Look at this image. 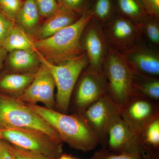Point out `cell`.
<instances>
[{"label": "cell", "mask_w": 159, "mask_h": 159, "mask_svg": "<svg viewBox=\"0 0 159 159\" xmlns=\"http://www.w3.org/2000/svg\"><path fill=\"white\" fill-rule=\"evenodd\" d=\"M81 113L97 134L99 144L106 146L107 130L113 119L120 115L119 106L107 93Z\"/></svg>", "instance_id": "cell-12"}, {"label": "cell", "mask_w": 159, "mask_h": 159, "mask_svg": "<svg viewBox=\"0 0 159 159\" xmlns=\"http://www.w3.org/2000/svg\"><path fill=\"white\" fill-rule=\"evenodd\" d=\"M119 109L122 120L139 137L145 127L159 116L157 101L136 93H134Z\"/></svg>", "instance_id": "cell-7"}, {"label": "cell", "mask_w": 159, "mask_h": 159, "mask_svg": "<svg viewBox=\"0 0 159 159\" xmlns=\"http://www.w3.org/2000/svg\"><path fill=\"white\" fill-rule=\"evenodd\" d=\"M39 58L37 53L27 50H15L10 52L9 65L15 70L28 72L37 65Z\"/></svg>", "instance_id": "cell-18"}, {"label": "cell", "mask_w": 159, "mask_h": 159, "mask_svg": "<svg viewBox=\"0 0 159 159\" xmlns=\"http://www.w3.org/2000/svg\"><path fill=\"white\" fill-rule=\"evenodd\" d=\"M93 18L89 9L70 25L50 37L34 42L37 52L50 62L56 64L80 56L85 53L80 43L81 34Z\"/></svg>", "instance_id": "cell-2"}, {"label": "cell", "mask_w": 159, "mask_h": 159, "mask_svg": "<svg viewBox=\"0 0 159 159\" xmlns=\"http://www.w3.org/2000/svg\"><path fill=\"white\" fill-rule=\"evenodd\" d=\"M39 15L48 17L53 14L59 7L57 0H34Z\"/></svg>", "instance_id": "cell-29"}, {"label": "cell", "mask_w": 159, "mask_h": 159, "mask_svg": "<svg viewBox=\"0 0 159 159\" xmlns=\"http://www.w3.org/2000/svg\"><path fill=\"white\" fill-rule=\"evenodd\" d=\"M145 148L153 151L159 146V116L154 119L144 129L140 136Z\"/></svg>", "instance_id": "cell-22"}, {"label": "cell", "mask_w": 159, "mask_h": 159, "mask_svg": "<svg viewBox=\"0 0 159 159\" xmlns=\"http://www.w3.org/2000/svg\"><path fill=\"white\" fill-rule=\"evenodd\" d=\"M2 140L19 148L57 159L63 153L62 142L39 131L14 128L0 130Z\"/></svg>", "instance_id": "cell-6"}, {"label": "cell", "mask_w": 159, "mask_h": 159, "mask_svg": "<svg viewBox=\"0 0 159 159\" xmlns=\"http://www.w3.org/2000/svg\"><path fill=\"white\" fill-rule=\"evenodd\" d=\"M35 74L32 73L8 74L0 81V88L10 93H22L32 82Z\"/></svg>", "instance_id": "cell-21"}, {"label": "cell", "mask_w": 159, "mask_h": 159, "mask_svg": "<svg viewBox=\"0 0 159 159\" xmlns=\"http://www.w3.org/2000/svg\"><path fill=\"white\" fill-rule=\"evenodd\" d=\"M149 15L159 18V0H141Z\"/></svg>", "instance_id": "cell-31"}, {"label": "cell", "mask_w": 159, "mask_h": 159, "mask_svg": "<svg viewBox=\"0 0 159 159\" xmlns=\"http://www.w3.org/2000/svg\"><path fill=\"white\" fill-rule=\"evenodd\" d=\"M106 146L115 153H140L145 148L140 137L134 133L120 115L109 125L106 133Z\"/></svg>", "instance_id": "cell-11"}, {"label": "cell", "mask_w": 159, "mask_h": 159, "mask_svg": "<svg viewBox=\"0 0 159 159\" xmlns=\"http://www.w3.org/2000/svg\"><path fill=\"white\" fill-rule=\"evenodd\" d=\"M90 159H145L144 152L140 153H115L104 148L96 152Z\"/></svg>", "instance_id": "cell-25"}, {"label": "cell", "mask_w": 159, "mask_h": 159, "mask_svg": "<svg viewBox=\"0 0 159 159\" xmlns=\"http://www.w3.org/2000/svg\"><path fill=\"white\" fill-rule=\"evenodd\" d=\"M102 27L109 46L116 51L123 52L142 42L139 25L120 15H114Z\"/></svg>", "instance_id": "cell-9"}, {"label": "cell", "mask_w": 159, "mask_h": 159, "mask_svg": "<svg viewBox=\"0 0 159 159\" xmlns=\"http://www.w3.org/2000/svg\"><path fill=\"white\" fill-rule=\"evenodd\" d=\"M22 4L20 0H0L3 13L10 19H16Z\"/></svg>", "instance_id": "cell-28"}, {"label": "cell", "mask_w": 159, "mask_h": 159, "mask_svg": "<svg viewBox=\"0 0 159 159\" xmlns=\"http://www.w3.org/2000/svg\"><path fill=\"white\" fill-rule=\"evenodd\" d=\"M74 11L59 6L43 24L38 32L39 39H44L75 23L80 16Z\"/></svg>", "instance_id": "cell-15"}, {"label": "cell", "mask_w": 159, "mask_h": 159, "mask_svg": "<svg viewBox=\"0 0 159 159\" xmlns=\"http://www.w3.org/2000/svg\"><path fill=\"white\" fill-rule=\"evenodd\" d=\"M139 26L143 35L152 44L158 46L159 43V19L148 15L139 24Z\"/></svg>", "instance_id": "cell-24"}, {"label": "cell", "mask_w": 159, "mask_h": 159, "mask_svg": "<svg viewBox=\"0 0 159 159\" xmlns=\"http://www.w3.org/2000/svg\"><path fill=\"white\" fill-rule=\"evenodd\" d=\"M108 93L119 107L134 93V73L123 54L110 48L102 67Z\"/></svg>", "instance_id": "cell-5"}, {"label": "cell", "mask_w": 159, "mask_h": 159, "mask_svg": "<svg viewBox=\"0 0 159 159\" xmlns=\"http://www.w3.org/2000/svg\"><path fill=\"white\" fill-rule=\"evenodd\" d=\"M28 105L71 148L87 152L99 144L97 134L81 113L68 115L36 104Z\"/></svg>", "instance_id": "cell-1"}, {"label": "cell", "mask_w": 159, "mask_h": 159, "mask_svg": "<svg viewBox=\"0 0 159 159\" xmlns=\"http://www.w3.org/2000/svg\"><path fill=\"white\" fill-rule=\"evenodd\" d=\"M14 25L11 21L0 12V47L5 39L10 29Z\"/></svg>", "instance_id": "cell-30"}, {"label": "cell", "mask_w": 159, "mask_h": 159, "mask_svg": "<svg viewBox=\"0 0 159 159\" xmlns=\"http://www.w3.org/2000/svg\"><path fill=\"white\" fill-rule=\"evenodd\" d=\"M57 159H79L72 157L70 155L62 153Z\"/></svg>", "instance_id": "cell-35"}, {"label": "cell", "mask_w": 159, "mask_h": 159, "mask_svg": "<svg viewBox=\"0 0 159 159\" xmlns=\"http://www.w3.org/2000/svg\"><path fill=\"white\" fill-rule=\"evenodd\" d=\"M9 147L15 159H55L43 154L22 149L10 144Z\"/></svg>", "instance_id": "cell-27"}, {"label": "cell", "mask_w": 159, "mask_h": 159, "mask_svg": "<svg viewBox=\"0 0 159 159\" xmlns=\"http://www.w3.org/2000/svg\"><path fill=\"white\" fill-rule=\"evenodd\" d=\"M39 14L34 0H25L16 19L24 31H32L36 27Z\"/></svg>", "instance_id": "cell-19"}, {"label": "cell", "mask_w": 159, "mask_h": 159, "mask_svg": "<svg viewBox=\"0 0 159 159\" xmlns=\"http://www.w3.org/2000/svg\"><path fill=\"white\" fill-rule=\"evenodd\" d=\"M117 14L139 25L149 15L141 0H116Z\"/></svg>", "instance_id": "cell-17"}, {"label": "cell", "mask_w": 159, "mask_h": 159, "mask_svg": "<svg viewBox=\"0 0 159 159\" xmlns=\"http://www.w3.org/2000/svg\"><path fill=\"white\" fill-rule=\"evenodd\" d=\"M7 52V51L3 48L2 47H0V69L6 57Z\"/></svg>", "instance_id": "cell-34"}, {"label": "cell", "mask_w": 159, "mask_h": 159, "mask_svg": "<svg viewBox=\"0 0 159 159\" xmlns=\"http://www.w3.org/2000/svg\"><path fill=\"white\" fill-rule=\"evenodd\" d=\"M80 43L89 60L88 66L102 74V67L110 47L106 39L103 27L93 18L83 31Z\"/></svg>", "instance_id": "cell-10"}, {"label": "cell", "mask_w": 159, "mask_h": 159, "mask_svg": "<svg viewBox=\"0 0 159 159\" xmlns=\"http://www.w3.org/2000/svg\"><path fill=\"white\" fill-rule=\"evenodd\" d=\"M0 159H15L8 142L2 140L0 145Z\"/></svg>", "instance_id": "cell-32"}, {"label": "cell", "mask_w": 159, "mask_h": 159, "mask_svg": "<svg viewBox=\"0 0 159 159\" xmlns=\"http://www.w3.org/2000/svg\"><path fill=\"white\" fill-rule=\"evenodd\" d=\"M7 52L15 50H27L37 52L34 42L22 29L13 26L9 30L2 46Z\"/></svg>", "instance_id": "cell-16"}, {"label": "cell", "mask_w": 159, "mask_h": 159, "mask_svg": "<svg viewBox=\"0 0 159 159\" xmlns=\"http://www.w3.org/2000/svg\"><path fill=\"white\" fill-rule=\"evenodd\" d=\"M121 53L135 74L157 78L159 75L158 52L141 42Z\"/></svg>", "instance_id": "cell-14"}, {"label": "cell", "mask_w": 159, "mask_h": 159, "mask_svg": "<svg viewBox=\"0 0 159 159\" xmlns=\"http://www.w3.org/2000/svg\"><path fill=\"white\" fill-rule=\"evenodd\" d=\"M2 138H1V136H0V145H1V142H2Z\"/></svg>", "instance_id": "cell-36"}, {"label": "cell", "mask_w": 159, "mask_h": 159, "mask_svg": "<svg viewBox=\"0 0 159 159\" xmlns=\"http://www.w3.org/2000/svg\"><path fill=\"white\" fill-rule=\"evenodd\" d=\"M54 78L48 69L42 64L35 73L32 82L17 99L28 104L42 102L45 107L54 109L56 106Z\"/></svg>", "instance_id": "cell-13"}, {"label": "cell", "mask_w": 159, "mask_h": 159, "mask_svg": "<svg viewBox=\"0 0 159 159\" xmlns=\"http://www.w3.org/2000/svg\"><path fill=\"white\" fill-rule=\"evenodd\" d=\"M14 128L39 131L61 141L56 132L28 104L0 95V130Z\"/></svg>", "instance_id": "cell-4"}, {"label": "cell", "mask_w": 159, "mask_h": 159, "mask_svg": "<svg viewBox=\"0 0 159 159\" xmlns=\"http://www.w3.org/2000/svg\"><path fill=\"white\" fill-rule=\"evenodd\" d=\"M144 155L145 159H157L154 152L145 148L144 152Z\"/></svg>", "instance_id": "cell-33"}, {"label": "cell", "mask_w": 159, "mask_h": 159, "mask_svg": "<svg viewBox=\"0 0 159 159\" xmlns=\"http://www.w3.org/2000/svg\"><path fill=\"white\" fill-rule=\"evenodd\" d=\"M59 6L74 11L79 16L90 9L92 0H57Z\"/></svg>", "instance_id": "cell-26"}, {"label": "cell", "mask_w": 159, "mask_h": 159, "mask_svg": "<svg viewBox=\"0 0 159 159\" xmlns=\"http://www.w3.org/2000/svg\"><path fill=\"white\" fill-rule=\"evenodd\" d=\"M90 9L93 18L102 26L115 15L112 0H95L93 7Z\"/></svg>", "instance_id": "cell-23"}, {"label": "cell", "mask_w": 159, "mask_h": 159, "mask_svg": "<svg viewBox=\"0 0 159 159\" xmlns=\"http://www.w3.org/2000/svg\"><path fill=\"white\" fill-rule=\"evenodd\" d=\"M134 93L146 98L158 101L159 80L156 77H145L134 74Z\"/></svg>", "instance_id": "cell-20"}, {"label": "cell", "mask_w": 159, "mask_h": 159, "mask_svg": "<svg viewBox=\"0 0 159 159\" xmlns=\"http://www.w3.org/2000/svg\"><path fill=\"white\" fill-rule=\"evenodd\" d=\"M88 66L80 75L73 91L74 98L71 99L76 113L83 112L93 102L108 93L107 81L103 73L95 72Z\"/></svg>", "instance_id": "cell-8"}, {"label": "cell", "mask_w": 159, "mask_h": 159, "mask_svg": "<svg viewBox=\"0 0 159 159\" xmlns=\"http://www.w3.org/2000/svg\"><path fill=\"white\" fill-rule=\"evenodd\" d=\"M39 61L48 69L54 78L57 88L56 107L57 111L67 114L71 96L80 75L89 65L86 53L61 63L54 64L46 59L39 52H36Z\"/></svg>", "instance_id": "cell-3"}]
</instances>
